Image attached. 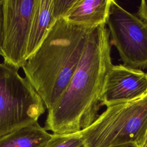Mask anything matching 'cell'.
<instances>
[{"instance_id": "cell-1", "label": "cell", "mask_w": 147, "mask_h": 147, "mask_svg": "<svg viewBox=\"0 0 147 147\" xmlns=\"http://www.w3.org/2000/svg\"><path fill=\"white\" fill-rule=\"evenodd\" d=\"M112 65L110 33L102 24L91 32L69 84L48 111L45 130L68 134L91 125L99 116L104 82Z\"/></svg>"}, {"instance_id": "cell-2", "label": "cell", "mask_w": 147, "mask_h": 147, "mask_svg": "<svg viewBox=\"0 0 147 147\" xmlns=\"http://www.w3.org/2000/svg\"><path fill=\"white\" fill-rule=\"evenodd\" d=\"M95 28L75 25L64 18L56 20L22 67L48 111L69 84Z\"/></svg>"}, {"instance_id": "cell-3", "label": "cell", "mask_w": 147, "mask_h": 147, "mask_svg": "<svg viewBox=\"0 0 147 147\" xmlns=\"http://www.w3.org/2000/svg\"><path fill=\"white\" fill-rule=\"evenodd\" d=\"M147 129V94L131 102L107 107L88 127L79 131L86 147H139Z\"/></svg>"}, {"instance_id": "cell-4", "label": "cell", "mask_w": 147, "mask_h": 147, "mask_svg": "<svg viewBox=\"0 0 147 147\" xmlns=\"http://www.w3.org/2000/svg\"><path fill=\"white\" fill-rule=\"evenodd\" d=\"M45 109L28 79L0 63V137L37 122Z\"/></svg>"}, {"instance_id": "cell-5", "label": "cell", "mask_w": 147, "mask_h": 147, "mask_svg": "<svg viewBox=\"0 0 147 147\" xmlns=\"http://www.w3.org/2000/svg\"><path fill=\"white\" fill-rule=\"evenodd\" d=\"M106 24L123 65L147 68V24L110 0Z\"/></svg>"}, {"instance_id": "cell-6", "label": "cell", "mask_w": 147, "mask_h": 147, "mask_svg": "<svg viewBox=\"0 0 147 147\" xmlns=\"http://www.w3.org/2000/svg\"><path fill=\"white\" fill-rule=\"evenodd\" d=\"M37 0H2L3 63L18 70L26 62L25 55Z\"/></svg>"}, {"instance_id": "cell-7", "label": "cell", "mask_w": 147, "mask_h": 147, "mask_svg": "<svg viewBox=\"0 0 147 147\" xmlns=\"http://www.w3.org/2000/svg\"><path fill=\"white\" fill-rule=\"evenodd\" d=\"M147 94V73L123 65H113L104 82L101 104L109 107L131 102Z\"/></svg>"}, {"instance_id": "cell-8", "label": "cell", "mask_w": 147, "mask_h": 147, "mask_svg": "<svg viewBox=\"0 0 147 147\" xmlns=\"http://www.w3.org/2000/svg\"><path fill=\"white\" fill-rule=\"evenodd\" d=\"M110 0H76L64 18L78 25L96 27L106 24Z\"/></svg>"}, {"instance_id": "cell-9", "label": "cell", "mask_w": 147, "mask_h": 147, "mask_svg": "<svg viewBox=\"0 0 147 147\" xmlns=\"http://www.w3.org/2000/svg\"><path fill=\"white\" fill-rule=\"evenodd\" d=\"M52 8L53 0H37L26 48V61L39 48L55 22L52 17Z\"/></svg>"}, {"instance_id": "cell-10", "label": "cell", "mask_w": 147, "mask_h": 147, "mask_svg": "<svg viewBox=\"0 0 147 147\" xmlns=\"http://www.w3.org/2000/svg\"><path fill=\"white\" fill-rule=\"evenodd\" d=\"M52 137L36 122L0 137V147H45Z\"/></svg>"}, {"instance_id": "cell-11", "label": "cell", "mask_w": 147, "mask_h": 147, "mask_svg": "<svg viewBox=\"0 0 147 147\" xmlns=\"http://www.w3.org/2000/svg\"><path fill=\"white\" fill-rule=\"evenodd\" d=\"M45 147H86L79 132L68 134H52Z\"/></svg>"}, {"instance_id": "cell-12", "label": "cell", "mask_w": 147, "mask_h": 147, "mask_svg": "<svg viewBox=\"0 0 147 147\" xmlns=\"http://www.w3.org/2000/svg\"><path fill=\"white\" fill-rule=\"evenodd\" d=\"M76 0H53L52 17L54 21L64 18Z\"/></svg>"}, {"instance_id": "cell-13", "label": "cell", "mask_w": 147, "mask_h": 147, "mask_svg": "<svg viewBox=\"0 0 147 147\" xmlns=\"http://www.w3.org/2000/svg\"><path fill=\"white\" fill-rule=\"evenodd\" d=\"M137 15L142 21L147 24V1H141Z\"/></svg>"}, {"instance_id": "cell-14", "label": "cell", "mask_w": 147, "mask_h": 147, "mask_svg": "<svg viewBox=\"0 0 147 147\" xmlns=\"http://www.w3.org/2000/svg\"><path fill=\"white\" fill-rule=\"evenodd\" d=\"M3 39V14L2 0L0 1V55L2 56V48Z\"/></svg>"}, {"instance_id": "cell-15", "label": "cell", "mask_w": 147, "mask_h": 147, "mask_svg": "<svg viewBox=\"0 0 147 147\" xmlns=\"http://www.w3.org/2000/svg\"><path fill=\"white\" fill-rule=\"evenodd\" d=\"M139 147H147V129L144 138V140Z\"/></svg>"}, {"instance_id": "cell-16", "label": "cell", "mask_w": 147, "mask_h": 147, "mask_svg": "<svg viewBox=\"0 0 147 147\" xmlns=\"http://www.w3.org/2000/svg\"><path fill=\"white\" fill-rule=\"evenodd\" d=\"M113 147H138V146L134 144H128L119 145V146H116Z\"/></svg>"}]
</instances>
